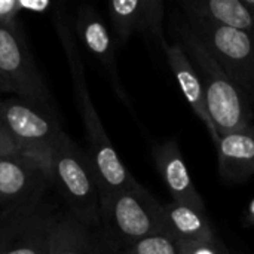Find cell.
<instances>
[{
	"label": "cell",
	"instance_id": "cell-1",
	"mask_svg": "<svg viewBox=\"0 0 254 254\" xmlns=\"http://www.w3.org/2000/svg\"><path fill=\"white\" fill-rule=\"evenodd\" d=\"M52 22L58 40L63 46L64 55L67 58L76 109L80 115L86 134V156L89 158L92 170L95 173L100 193H110L128 189L134 186L137 180L121 161L116 149L110 141V137L107 135V131L101 124L100 115L91 100V94L86 85L88 82L83 60L77 46L76 36L71 31L70 21L64 15V10L57 9L52 12Z\"/></svg>",
	"mask_w": 254,
	"mask_h": 254
},
{
	"label": "cell",
	"instance_id": "cell-2",
	"mask_svg": "<svg viewBox=\"0 0 254 254\" xmlns=\"http://www.w3.org/2000/svg\"><path fill=\"white\" fill-rule=\"evenodd\" d=\"M173 30L174 40L182 46L201 80L208 115L217 135L250 125L254 119L253 100L222 70L183 16L173 22Z\"/></svg>",
	"mask_w": 254,
	"mask_h": 254
},
{
	"label": "cell",
	"instance_id": "cell-3",
	"mask_svg": "<svg viewBox=\"0 0 254 254\" xmlns=\"http://www.w3.org/2000/svg\"><path fill=\"white\" fill-rule=\"evenodd\" d=\"M162 204L138 182L124 190L101 193L98 232L112 253L164 234Z\"/></svg>",
	"mask_w": 254,
	"mask_h": 254
},
{
	"label": "cell",
	"instance_id": "cell-4",
	"mask_svg": "<svg viewBox=\"0 0 254 254\" xmlns=\"http://www.w3.org/2000/svg\"><path fill=\"white\" fill-rule=\"evenodd\" d=\"M52 188L67 205V211L82 225L100 228V188L91 161L68 134L63 132L48 158Z\"/></svg>",
	"mask_w": 254,
	"mask_h": 254
},
{
	"label": "cell",
	"instance_id": "cell-5",
	"mask_svg": "<svg viewBox=\"0 0 254 254\" xmlns=\"http://www.w3.org/2000/svg\"><path fill=\"white\" fill-rule=\"evenodd\" d=\"M0 124L18 152L46 161L64 132L55 110L27 103L13 95L0 98Z\"/></svg>",
	"mask_w": 254,
	"mask_h": 254
},
{
	"label": "cell",
	"instance_id": "cell-6",
	"mask_svg": "<svg viewBox=\"0 0 254 254\" xmlns=\"http://www.w3.org/2000/svg\"><path fill=\"white\" fill-rule=\"evenodd\" d=\"M0 77L10 89V95L54 110L51 91L37 70L21 24H0Z\"/></svg>",
	"mask_w": 254,
	"mask_h": 254
},
{
	"label": "cell",
	"instance_id": "cell-7",
	"mask_svg": "<svg viewBox=\"0 0 254 254\" xmlns=\"http://www.w3.org/2000/svg\"><path fill=\"white\" fill-rule=\"evenodd\" d=\"M185 19L231 80L254 100V34L205 21Z\"/></svg>",
	"mask_w": 254,
	"mask_h": 254
},
{
	"label": "cell",
	"instance_id": "cell-8",
	"mask_svg": "<svg viewBox=\"0 0 254 254\" xmlns=\"http://www.w3.org/2000/svg\"><path fill=\"white\" fill-rule=\"evenodd\" d=\"M63 213L46 201L0 214V254H49Z\"/></svg>",
	"mask_w": 254,
	"mask_h": 254
},
{
	"label": "cell",
	"instance_id": "cell-9",
	"mask_svg": "<svg viewBox=\"0 0 254 254\" xmlns=\"http://www.w3.org/2000/svg\"><path fill=\"white\" fill-rule=\"evenodd\" d=\"M52 189L48 161L21 152L0 156V210L9 211L45 201Z\"/></svg>",
	"mask_w": 254,
	"mask_h": 254
},
{
	"label": "cell",
	"instance_id": "cell-10",
	"mask_svg": "<svg viewBox=\"0 0 254 254\" xmlns=\"http://www.w3.org/2000/svg\"><path fill=\"white\" fill-rule=\"evenodd\" d=\"M109 27L119 46L128 43L134 33L162 51L167 37L164 34V1L162 0H112L106 4Z\"/></svg>",
	"mask_w": 254,
	"mask_h": 254
},
{
	"label": "cell",
	"instance_id": "cell-11",
	"mask_svg": "<svg viewBox=\"0 0 254 254\" xmlns=\"http://www.w3.org/2000/svg\"><path fill=\"white\" fill-rule=\"evenodd\" d=\"M74 36L82 43L88 55L98 63L104 70L112 89L119 97V100L131 107V101L124 89L119 77L118 58H116V42L110 31L109 24L104 22L100 12L89 3L79 4L74 19Z\"/></svg>",
	"mask_w": 254,
	"mask_h": 254
},
{
	"label": "cell",
	"instance_id": "cell-12",
	"mask_svg": "<svg viewBox=\"0 0 254 254\" xmlns=\"http://www.w3.org/2000/svg\"><path fill=\"white\" fill-rule=\"evenodd\" d=\"M156 170L167 186L173 201L190 207L199 213H207L202 196L193 185L180 147L176 140H164L152 147Z\"/></svg>",
	"mask_w": 254,
	"mask_h": 254
},
{
	"label": "cell",
	"instance_id": "cell-13",
	"mask_svg": "<svg viewBox=\"0 0 254 254\" xmlns=\"http://www.w3.org/2000/svg\"><path fill=\"white\" fill-rule=\"evenodd\" d=\"M216 149L222 180L232 185L247 182L254 174V122L220 135Z\"/></svg>",
	"mask_w": 254,
	"mask_h": 254
},
{
	"label": "cell",
	"instance_id": "cell-14",
	"mask_svg": "<svg viewBox=\"0 0 254 254\" xmlns=\"http://www.w3.org/2000/svg\"><path fill=\"white\" fill-rule=\"evenodd\" d=\"M162 52L165 55V60H167L170 70L173 71V74L177 79V83H179L185 98L188 100L193 113L207 127L208 134H210V137L216 146L219 143V135H217L214 125L210 119L207 103H205V95H204V91L201 86V80H199L192 63L189 61L188 55L185 54V51L182 49V46L176 40L173 43H170L167 40L162 46Z\"/></svg>",
	"mask_w": 254,
	"mask_h": 254
},
{
	"label": "cell",
	"instance_id": "cell-15",
	"mask_svg": "<svg viewBox=\"0 0 254 254\" xmlns=\"http://www.w3.org/2000/svg\"><path fill=\"white\" fill-rule=\"evenodd\" d=\"M183 16L254 34V18L243 0H183Z\"/></svg>",
	"mask_w": 254,
	"mask_h": 254
},
{
	"label": "cell",
	"instance_id": "cell-16",
	"mask_svg": "<svg viewBox=\"0 0 254 254\" xmlns=\"http://www.w3.org/2000/svg\"><path fill=\"white\" fill-rule=\"evenodd\" d=\"M161 216L164 234L176 243H213L219 240L207 213L171 201L162 204Z\"/></svg>",
	"mask_w": 254,
	"mask_h": 254
},
{
	"label": "cell",
	"instance_id": "cell-17",
	"mask_svg": "<svg viewBox=\"0 0 254 254\" xmlns=\"http://www.w3.org/2000/svg\"><path fill=\"white\" fill-rule=\"evenodd\" d=\"M49 254H113L98 231L82 225L68 211L63 213L52 237Z\"/></svg>",
	"mask_w": 254,
	"mask_h": 254
},
{
	"label": "cell",
	"instance_id": "cell-18",
	"mask_svg": "<svg viewBox=\"0 0 254 254\" xmlns=\"http://www.w3.org/2000/svg\"><path fill=\"white\" fill-rule=\"evenodd\" d=\"M115 254H180L173 238L165 234L152 235Z\"/></svg>",
	"mask_w": 254,
	"mask_h": 254
},
{
	"label": "cell",
	"instance_id": "cell-19",
	"mask_svg": "<svg viewBox=\"0 0 254 254\" xmlns=\"http://www.w3.org/2000/svg\"><path fill=\"white\" fill-rule=\"evenodd\" d=\"M180 254H231L222 240L213 243H176Z\"/></svg>",
	"mask_w": 254,
	"mask_h": 254
},
{
	"label": "cell",
	"instance_id": "cell-20",
	"mask_svg": "<svg viewBox=\"0 0 254 254\" xmlns=\"http://www.w3.org/2000/svg\"><path fill=\"white\" fill-rule=\"evenodd\" d=\"M21 12L19 0H0V24L1 25H19L18 15Z\"/></svg>",
	"mask_w": 254,
	"mask_h": 254
},
{
	"label": "cell",
	"instance_id": "cell-21",
	"mask_svg": "<svg viewBox=\"0 0 254 254\" xmlns=\"http://www.w3.org/2000/svg\"><path fill=\"white\" fill-rule=\"evenodd\" d=\"M52 6L54 4L51 1H45V0H19L21 12L27 10L33 13H48L52 9Z\"/></svg>",
	"mask_w": 254,
	"mask_h": 254
},
{
	"label": "cell",
	"instance_id": "cell-22",
	"mask_svg": "<svg viewBox=\"0 0 254 254\" xmlns=\"http://www.w3.org/2000/svg\"><path fill=\"white\" fill-rule=\"evenodd\" d=\"M16 152H18V149H16L15 143L12 141V138L9 137V134L4 131V128L0 124V156L16 153Z\"/></svg>",
	"mask_w": 254,
	"mask_h": 254
},
{
	"label": "cell",
	"instance_id": "cell-23",
	"mask_svg": "<svg viewBox=\"0 0 254 254\" xmlns=\"http://www.w3.org/2000/svg\"><path fill=\"white\" fill-rule=\"evenodd\" d=\"M243 223L247 226V228H254V198L250 201L244 216H243Z\"/></svg>",
	"mask_w": 254,
	"mask_h": 254
},
{
	"label": "cell",
	"instance_id": "cell-24",
	"mask_svg": "<svg viewBox=\"0 0 254 254\" xmlns=\"http://www.w3.org/2000/svg\"><path fill=\"white\" fill-rule=\"evenodd\" d=\"M1 94H10V89L7 88V85L4 83V80L0 77V95Z\"/></svg>",
	"mask_w": 254,
	"mask_h": 254
},
{
	"label": "cell",
	"instance_id": "cell-25",
	"mask_svg": "<svg viewBox=\"0 0 254 254\" xmlns=\"http://www.w3.org/2000/svg\"><path fill=\"white\" fill-rule=\"evenodd\" d=\"M244 1V4L247 6V9L250 10V13L253 15L254 18V0H243Z\"/></svg>",
	"mask_w": 254,
	"mask_h": 254
},
{
	"label": "cell",
	"instance_id": "cell-26",
	"mask_svg": "<svg viewBox=\"0 0 254 254\" xmlns=\"http://www.w3.org/2000/svg\"><path fill=\"white\" fill-rule=\"evenodd\" d=\"M0 214H1V210H0Z\"/></svg>",
	"mask_w": 254,
	"mask_h": 254
},
{
	"label": "cell",
	"instance_id": "cell-27",
	"mask_svg": "<svg viewBox=\"0 0 254 254\" xmlns=\"http://www.w3.org/2000/svg\"><path fill=\"white\" fill-rule=\"evenodd\" d=\"M0 98H1V97H0Z\"/></svg>",
	"mask_w": 254,
	"mask_h": 254
}]
</instances>
